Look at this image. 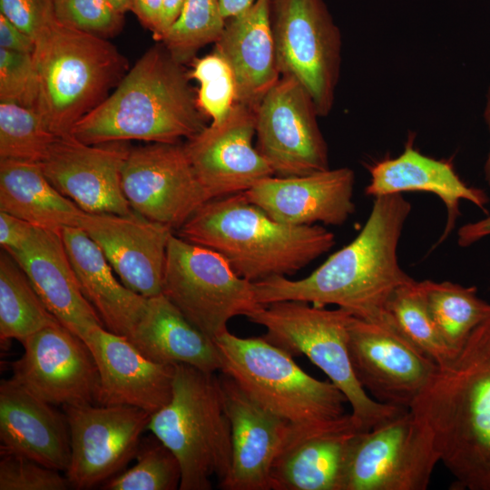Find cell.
<instances>
[{"label":"cell","mask_w":490,"mask_h":490,"mask_svg":"<svg viewBox=\"0 0 490 490\" xmlns=\"http://www.w3.org/2000/svg\"><path fill=\"white\" fill-rule=\"evenodd\" d=\"M411 210L402 193L375 197L367 221L350 243L301 279L274 276L254 282L258 302L299 300L319 307L336 305L356 318L390 324L386 311L389 299L397 289L414 280L402 270L397 257Z\"/></svg>","instance_id":"6da1fadb"},{"label":"cell","mask_w":490,"mask_h":490,"mask_svg":"<svg viewBox=\"0 0 490 490\" xmlns=\"http://www.w3.org/2000/svg\"><path fill=\"white\" fill-rule=\"evenodd\" d=\"M409 410L431 432L456 488L490 490V315Z\"/></svg>","instance_id":"7a4b0ae2"},{"label":"cell","mask_w":490,"mask_h":490,"mask_svg":"<svg viewBox=\"0 0 490 490\" xmlns=\"http://www.w3.org/2000/svg\"><path fill=\"white\" fill-rule=\"evenodd\" d=\"M189 80L183 64L163 44L155 45L70 134L87 144L188 140L207 126Z\"/></svg>","instance_id":"3957f363"},{"label":"cell","mask_w":490,"mask_h":490,"mask_svg":"<svg viewBox=\"0 0 490 490\" xmlns=\"http://www.w3.org/2000/svg\"><path fill=\"white\" fill-rule=\"evenodd\" d=\"M177 231L183 240L220 254L253 283L292 275L335 245L334 234L322 225L277 221L244 192L209 200Z\"/></svg>","instance_id":"277c9868"},{"label":"cell","mask_w":490,"mask_h":490,"mask_svg":"<svg viewBox=\"0 0 490 490\" xmlns=\"http://www.w3.org/2000/svg\"><path fill=\"white\" fill-rule=\"evenodd\" d=\"M213 341L220 372L293 428L318 432L356 426L345 410L346 397L332 382L309 376L290 354L263 337L240 338L227 329Z\"/></svg>","instance_id":"5b68a950"},{"label":"cell","mask_w":490,"mask_h":490,"mask_svg":"<svg viewBox=\"0 0 490 490\" xmlns=\"http://www.w3.org/2000/svg\"><path fill=\"white\" fill-rule=\"evenodd\" d=\"M32 56L38 85L35 111L56 136L69 135L128 68L125 58L105 38L56 18L34 38Z\"/></svg>","instance_id":"8992f818"},{"label":"cell","mask_w":490,"mask_h":490,"mask_svg":"<svg viewBox=\"0 0 490 490\" xmlns=\"http://www.w3.org/2000/svg\"><path fill=\"white\" fill-rule=\"evenodd\" d=\"M147 429L178 459L180 490H209L221 482L231 462V430L219 377L177 364L170 401L152 414Z\"/></svg>","instance_id":"52a82bcc"},{"label":"cell","mask_w":490,"mask_h":490,"mask_svg":"<svg viewBox=\"0 0 490 490\" xmlns=\"http://www.w3.org/2000/svg\"><path fill=\"white\" fill-rule=\"evenodd\" d=\"M351 316L340 308L280 300L263 305L247 318L266 329L267 341L292 357H307L320 368L346 397L358 428L368 431L407 409L375 400L357 379L348 345Z\"/></svg>","instance_id":"ba28073f"},{"label":"cell","mask_w":490,"mask_h":490,"mask_svg":"<svg viewBox=\"0 0 490 490\" xmlns=\"http://www.w3.org/2000/svg\"><path fill=\"white\" fill-rule=\"evenodd\" d=\"M162 294L211 339L228 329L232 318L263 306L254 283L240 277L220 254L175 234L168 245Z\"/></svg>","instance_id":"9c48e42d"},{"label":"cell","mask_w":490,"mask_h":490,"mask_svg":"<svg viewBox=\"0 0 490 490\" xmlns=\"http://www.w3.org/2000/svg\"><path fill=\"white\" fill-rule=\"evenodd\" d=\"M270 20L281 76L299 81L319 117L335 103L342 37L324 0H270Z\"/></svg>","instance_id":"30bf717a"},{"label":"cell","mask_w":490,"mask_h":490,"mask_svg":"<svg viewBox=\"0 0 490 490\" xmlns=\"http://www.w3.org/2000/svg\"><path fill=\"white\" fill-rule=\"evenodd\" d=\"M439 461L431 432L407 409L355 435L342 490H425Z\"/></svg>","instance_id":"8fae6325"},{"label":"cell","mask_w":490,"mask_h":490,"mask_svg":"<svg viewBox=\"0 0 490 490\" xmlns=\"http://www.w3.org/2000/svg\"><path fill=\"white\" fill-rule=\"evenodd\" d=\"M315 103L296 79L280 76L256 110V148L274 176L329 169L328 150Z\"/></svg>","instance_id":"7c38bea8"},{"label":"cell","mask_w":490,"mask_h":490,"mask_svg":"<svg viewBox=\"0 0 490 490\" xmlns=\"http://www.w3.org/2000/svg\"><path fill=\"white\" fill-rule=\"evenodd\" d=\"M122 187L136 213L173 230L211 200L180 142L130 149L122 169Z\"/></svg>","instance_id":"4fadbf2b"},{"label":"cell","mask_w":490,"mask_h":490,"mask_svg":"<svg viewBox=\"0 0 490 490\" xmlns=\"http://www.w3.org/2000/svg\"><path fill=\"white\" fill-rule=\"evenodd\" d=\"M71 442L65 472L71 486L105 483L136 455L152 414L130 406L82 404L64 407Z\"/></svg>","instance_id":"5bb4252c"},{"label":"cell","mask_w":490,"mask_h":490,"mask_svg":"<svg viewBox=\"0 0 490 490\" xmlns=\"http://www.w3.org/2000/svg\"><path fill=\"white\" fill-rule=\"evenodd\" d=\"M348 352L357 379L380 403L409 409L437 366L392 324L351 316Z\"/></svg>","instance_id":"9a60e30c"},{"label":"cell","mask_w":490,"mask_h":490,"mask_svg":"<svg viewBox=\"0 0 490 490\" xmlns=\"http://www.w3.org/2000/svg\"><path fill=\"white\" fill-rule=\"evenodd\" d=\"M24 353L13 363L16 383L52 404H93L99 373L87 344L61 323L49 325L22 342Z\"/></svg>","instance_id":"2e32d148"},{"label":"cell","mask_w":490,"mask_h":490,"mask_svg":"<svg viewBox=\"0 0 490 490\" xmlns=\"http://www.w3.org/2000/svg\"><path fill=\"white\" fill-rule=\"evenodd\" d=\"M256 110L235 103L219 122L186 140L184 148L210 199L243 192L274 172L253 145Z\"/></svg>","instance_id":"e0dca14e"},{"label":"cell","mask_w":490,"mask_h":490,"mask_svg":"<svg viewBox=\"0 0 490 490\" xmlns=\"http://www.w3.org/2000/svg\"><path fill=\"white\" fill-rule=\"evenodd\" d=\"M130 149L124 142L87 144L58 136L40 163L50 182L88 213L128 215L134 211L122 187Z\"/></svg>","instance_id":"ac0fdd59"},{"label":"cell","mask_w":490,"mask_h":490,"mask_svg":"<svg viewBox=\"0 0 490 490\" xmlns=\"http://www.w3.org/2000/svg\"><path fill=\"white\" fill-rule=\"evenodd\" d=\"M79 227L99 246L128 289L145 298L162 294L168 245L174 234L171 227L135 211H83Z\"/></svg>","instance_id":"d6986e66"},{"label":"cell","mask_w":490,"mask_h":490,"mask_svg":"<svg viewBox=\"0 0 490 490\" xmlns=\"http://www.w3.org/2000/svg\"><path fill=\"white\" fill-rule=\"evenodd\" d=\"M231 430V462L220 482L225 490H270V471L291 426L251 399L229 376H219Z\"/></svg>","instance_id":"ffe728a7"},{"label":"cell","mask_w":490,"mask_h":490,"mask_svg":"<svg viewBox=\"0 0 490 490\" xmlns=\"http://www.w3.org/2000/svg\"><path fill=\"white\" fill-rule=\"evenodd\" d=\"M355 172L348 167L270 176L243 191L273 220L290 225H342L355 211Z\"/></svg>","instance_id":"44dd1931"},{"label":"cell","mask_w":490,"mask_h":490,"mask_svg":"<svg viewBox=\"0 0 490 490\" xmlns=\"http://www.w3.org/2000/svg\"><path fill=\"white\" fill-rule=\"evenodd\" d=\"M84 342L98 368L97 404L130 406L153 414L170 401L176 365L148 358L127 337L102 326Z\"/></svg>","instance_id":"7402d4cb"},{"label":"cell","mask_w":490,"mask_h":490,"mask_svg":"<svg viewBox=\"0 0 490 490\" xmlns=\"http://www.w3.org/2000/svg\"><path fill=\"white\" fill-rule=\"evenodd\" d=\"M9 254L63 326L83 341L94 328L104 327L81 290L61 231L35 227L25 244Z\"/></svg>","instance_id":"603a6c76"},{"label":"cell","mask_w":490,"mask_h":490,"mask_svg":"<svg viewBox=\"0 0 490 490\" xmlns=\"http://www.w3.org/2000/svg\"><path fill=\"white\" fill-rule=\"evenodd\" d=\"M14 379L0 383L1 450L66 472L71 456L65 414Z\"/></svg>","instance_id":"cb8c5ba5"},{"label":"cell","mask_w":490,"mask_h":490,"mask_svg":"<svg viewBox=\"0 0 490 490\" xmlns=\"http://www.w3.org/2000/svg\"><path fill=\"white\" fill-rule=\"evenodd\" d=\"M410 134L403 152L369 167L370 181L365 189L368 196L377 197L405 191H426L436 195L446 209V221L436 244L444 241L460 216L461 200L472 202L487 212L489 197L481 189L470 187L456 172L449 161L425 155L414 147Z\"/></svg>","instance_id":"d4e9b609"},{"label":"cell","mask_w":490,"mask_h":490,"mask_svg":"<svg viewBox=\"0 0 490 490\" xmlns=\"http://www.w3.org/2000/svg\"><path fill=\"white\" fill-rule=\"evenodd\" d=\"M214 44L213 52L232 71L236 103L257 110L281 76L270 20V0H255L247 10L228 18Z\"/></svg>","instance_id":"484cf974"},{"label":"cell","mask_w":490,"mask_h":490,"mask_svg":"<svg viewBox=\"0 0 490 490\" xmlns=\"http://www.w3.org/2000/svg\"><path fill=\"white\" fill-rule=\"evenodd\" d=\"M354 425L318 432L291 431L270 471L272 490H342Z\"/></svg>","instance_id":"4316f807"},{"label":"cell","mask_w":490,"mask_h":490,"mask_svg":"<svg viewBox=\"0 0 490 490\" xmlns=\"http://www.w3.org/2000/svg\"><path fill=\"white\" fill-rule=\"evenodd\" d=\"M61 235L81 290L104 328L129 338L148 298L117 280L102 250L82 228L65 227Z\"/></svg>","instance_id":"83f0119b"},{"label":"cell","mask_w":490,"mask_h":490,"mask_svg":"<svg viewBox=\"0 0 490 490\" xmlns=\"http://www.w3.org/2000/svg\"><path fill=\"white\" fill-rule=\"evenodd\" d=\"M148 358L185 364L204 372L220 370L218 348L162 294L148 298L145 309L128 338Z\"/></svg>","instance_id":"f1b7e54d"},{"label":"cell","mask_w":490,"mask_h":490,"mask_svg":"<svg viewBox=\"0 0 490 490\" xmlns=\"http://www.w3.org/2000/svg\"><path fill=\"white\" fill-rule=\"evenodd\" d=\"M0 211L55 231L79 227L83 212L50 182L40 164L13 160H0Z\"/></svg>","instance_id":"f546056e"},{"label":"cell","mask_w":490,"mask_h":490,"mask_svg":"<svg viewBox=\"0 0 490 490\" xmlns=\"http://www.w3.org/2000/svg\"><path fill=\"white\" fill-rule=\"evenodd\" d=\"M428 312L446 344L458 353L472 332L490 315V303L475 287L451 281H418Z\"/></svg>","instance_id":"4dcf8cb0"},{"label":"cell","mask_w":490,"mask_h":490,"mask_svg":"<svg viewBox=\"0 0 490 490\" xmlns=\"http://www.w3.org/2000/svg\"><path fill=\"white\" fill-rule=\"evenodd\" d=\"M57 322L25 272L3 250L0 253L1 339L15 338L23 342L40 329Z\"/></svg>","instance_id":"1f68e13d"},{"label":"cell","mask_w":490,"mask_h":490,"mask_svg":"<svg viewBox=\"0 0 490 490\" xmlns=\"http://www.w3.org/2000/svg\"><path fill=\"white\" fill-rule=\"evenodd\" d=\"M386 311L397 330L437 367L457 354L442 338L426 308L418 281L402 285L389 299Z\"/></svg>","instance_id":"d6a6232c"},{"label":"cell","mask_w":490,"mask_h":490,"mask_svg":"<svg viewBox=\"0 0 490 490\" xmlns=\"http://www.w3.org/2000/svg\"><path fill=\"white\" fill-rule=\"evenodd\" d=\"M225 24L220 0H185L180 16L162 43L171 56L184 65L205 45L215 44Z\"/></svg>","instance_id":"836d02e7"},{"label":"cell","mask_w":490,"mask_h":490,"mask_svg":"<svg viewBox=\"0 0 490 490\" xmlns=\"http://www.w3.org/2000/svg\"><path fill=\"white\" fill-rule=\"evenodd\" d=\"M57 137L34 109L0 102V160L40 164Z\"/></svg>","instance_id":"e575fe53"},{"label":"cell","mask_w":490,"mask_h":490,"mask_svg":"<svg viewBox=\"0 0 490 490\" xmlns=\"http://www.w3.org/2000/svg\"><path fill=\"white\" fill-rule=\"evenodd\" d=\"M135 465L107 480L106 490H175L180 488L181 466L174 454L158 438L139 445Z\"/></svg>","instance_id":"d590c367"},{"label":"cell","mask_w":490,"mask_h":490,"mask_svg":"<svg viewBox=\"0 0 490 490\" xmlns=\"http://www.w3.org/2000/svg\"><path fill=\"white\" fill-rule=\"evenodd\" d=\"M190 78L200 83L197 103L211 122H220L236 103V86L232 71L225 60L213 52L192 61Z\"/></svg>","instance_id":"8d00e7d4"},{"label":"cell","mask_w":490,"mask_h":490,"mask_svg":"<svg viewBox=\"0 0 490 490\" xmlns=\"http://www.w3.org/2000/svg\"><path fill=\"white\" fill-rule=\"evenodd\" d=\"M56 19L72 28L103 38L118 34L123 15L107 0H54Z\"/></svg>","instance_id":"74e56055"},{"label":"cell","mask_w":490,"mask_h":490,"mask_svg":"<svg viewBox=\"0 0 490 490\" xmlns=\"http://www.w3.org/2000/svg\"><path fill=\"white\" fill-rule=\"evenodd\" d=\"M61 471L26 456L1 450L0 490H65L71 487Z\"/></svg>","instance_id":"f35d334b"},{"label":"cell","mask_w":490,"mask_h":490,"mask_svg":"<svg viewBox=\"0 0 490 490\" xmlns=\"http://www.w3.org/2000/svg\"><path fill=\"white\" fill-rule=\"evenodd\" d=\"M38 85L32 54L0 48V102L34 109Z\"/></svg>","instance_id":"ab89813d"},{"label":"cell","mask_w":490,"mask_h":490,"mask_svg":"<svg viewBox=\"0 0 490 490\" xmlns=\"http://www.w3.org/2000/svg\"><path fill=\"white\" fill-rule=\"evenodd\" d=\"M0 14L34 40L55 16L54 0H0Z\"/></svg>","instance_id":"60d3db41"},{"label":"cell","mask_w":490,"mask_h":490,"mask_svg":"<svg viewBox=\"0 0 490 490\" xmlns=\"http://www.w3.org/2000/svg\"><path fill=\"white\" fill-rule=\"evenodd\" d=\"M34 226L14 215L0 211V244L13 252L21 249L32 236Z\"/></svg>","instance_id":"b9f144b4"},{"label":"cell","mask_w":490,"mask_h":490,"mask_svg":"<svg viewBox=\"0 0 490 490\" xmlns=\"http://www.w3.org/2000/svg\"><path fill=\"white\" fill-rule=\"evenodd\" d=\"M0 48L32 54L34 40L0 14Z\"/></svg>","instance_id":"7bdbcfd3"},{"label":"cell","mask_w":490,"mask_h":490,"mask_svg":"<svg viewBox=\"0 0 490 490\" xmlns=\"http://www.w3.org/2000/svg\"><path fill=\"white\" fill-rule=\"evenodd\" d=\"M131 11L154 36L159 29L162 0H131Z\"/></svg>","instance_id":"ee69618b"},{"label":"cell","mask_w":490,"mask_h":490,"mask_svg":"<svg viewBox=\"0 0 490 490\" xmlns=\"http://www.w3.org/2000/svg\"><path fill=\"white\" fill-rule=\"evenodd\" d=\"M488 236H490V215L461 226L457 230V244L466 248Z\"/></svg>","instance_id":"f6af8a7d"},{"label":"cell","mask_w":490,"mask_h":490,"mask_svg":"<svg viewBox=\"0 0 490 490\" xmlns=\"http://www.w3.org/2000/svg\"><path fill=\"white\" fill-rule=\"evenodd\" d=\"M184 3L185 0H162L160 25L157 34L153 36L156 41L162 42L180 16Z\"/></svg>","instance_id":"bcb514c9"},{"label":"cell","mask_w":490,"mask_h":490,"mask_svg":"<svg viewBox=\"0 0 490 490\" xmlns=\"http://www.w3.org/2000/svg\"><path fill=\"white\" fill-rule=\"evenodd\" d=\"M255 0H220L221 12L227 20L250 7Z\"/></svg>","instance_id":"7dc6e473"},{"label":"cell","mask_w":490,"mask_h":490,"mask_svg":"<svg viewBox=\"0 0 490 490\" xmlns=\"http://www.w3.org/2000/svg\"><path fill=\"white\" fill-rule=\"evenodd\" d=\"M483 116H484V120L487 125L489 134H490V84L486 91L485 104ZM485 174L486 181L488 182L490 186V150H489L488 156L485 164Z\"/></svg>","instance_id":"c3c4849f"},{"label":"cell","mask_w":490,"mask_h":490,"mask_svg":"<svg viewBox=\"0 0 490 490\" xmlns=\"http://www.w3.org/2000/svg\"><path fill=\"white\" fill-rule=\"evenodd\" d=\"M119 13L124 15L131 11V0H107Z\"/></svg>","instance_id":"681fc988"}]
</instances>
